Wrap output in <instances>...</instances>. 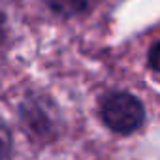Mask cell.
Returning <instances> with one entry per match:
<instances>
[{"label":"cell","mask_w":160,"mask_h":160,"mask_svg":"<svg viewBox=\"0 0 160 160\" xmlns=\"http://www.w3.org/2000/svg\"><path fill=\"white\" fill-rule=\"evenodd\" d=\"M102 119L115 134H132L145 121L143 104L128 92H113L102 102Z\"/></svg>","instance_id":"1"},{"label":"cell","mask_w":160,"mask_h":160,"mask_svg":"<svg viewBox=\"0 0 160 160\" xmlns=\"http://www.w3.org/2000/svg\"><path fill=\"white\" fill-rule=\"evenodd\" d=\"M47 111H43L42 104H36L34 100H27L25 106L21 108V117L27 128L38 132L40 136H45V132L53 130V122L49 119V115H43Z\"/></svg>","instance_id":"2"},{"label":"cell","mask_w":160,"mask_h":160,"mask_svg":"<svg viewBox=\"0 0 160 160\" xmlns=\"http://www.w3.org/2000/svg\"><path fill=\"white\" fill-rule=\"evenodd\" d=\"M49 10L62 17H73L79 13H85L91 6L92 0H43Z\"/></svg>","instance_id":"3"},{"label":"cell","mask_w":160,"mask_h":160,"mask_svg":"<svg viewBox=\"0 0 160 160\" xmlns=\"http://www.w3.org/2000/svg\"><path fill=\"white\" fill-rule=\"evenodd\" d=\"M149 66L154 72H160V42H156L149 49Z\"/></svg>","instance_id":"4"}]
</instances>
